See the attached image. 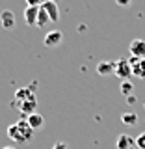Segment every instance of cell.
Returning <instances> with one entry per match:
<instances>
[{"label": "cell", "mask_w": 145, "mask_h": 149, "mask_svg": "<svg viewBox=\"0 0 145 149\" xmlns=\"http://www.w3.org/2000/svg\"><path fill=\"white\" fill-rule=\"evenodd\" d=\"M37 15H39V6H26L24 9V22L28 26L37 24Z\"/></svg>", "instance_id": "8"}, {"label": "cell", "mask_w": 145, "mask_h": 149, "mask_svg": "<svg viewBox=\"0 0 145 149\" xmlns=\"http://www.w3.org/2000/svg\"><path fill=\"white\" fill-rule=\"evenodd\" d=\"M0 22H2L4 30H11V28L15 26V15H13V11H9V9L2 11L0 13Z\"/></svg>", "instance_id": "9"}, {"label": "cell", "mask_w": 145, "mask_h": 149, "mask_svg": "<svg viewBox=\"0 0 145 149\" xmlns=\"http://www.w3.org/2000/svg\"><path fill=\"white\" fill-rule=\"evenodd\" d=\"M26 121H28V125H30V127L34 129V130L41 129V127L45 125V118H43L41 114H37V112H35V114H32V116H28Z\"/></svg>", "instance_id": "13"}, {"label": "cell", "mask_w": 145, "mask_h": 149, "mask_svg": "<svg viewBox=\"0 0 145 149\" xmlns=\"http://www.w3.org/2000/svg\"><path fill=\"white\" fill-rule=\"evenodd\" d=\"M52 149H69V146H67L65 142H56Z\"/></svg>", "instance_id": "18"}, {"label": "cell", "mask_w": 145, "mask_h": 149, "mask_svg": "<svg viewBox=\"0 0 145 149\" xmlns=\"http://www.w3.org/2000/svg\"><path fill=\"white\" fill-rule=\"evenodd\" d=\"M130 74H132V65H130L128 60H117L115 62V77L123 78V80H128Z\"/></svg>", "instance_id": "2"}, {"label": "cell", "mask_w": 145, "mask_h": 149, "mask_svg": "<svg viewBox=\"0 0 145 149\" xmlns=\"http://www.w3.org/2000/svg\"><path fill=\"white\" fill-rule=\"evenodd\" d=\"M50 2H54V4H58V0H50Z\"/></svg>", "instance_id": "24"}, {"label": "cell", "mask_w": 145, "mask_h": 149, "mask_svg": "<svg viewBox=\"0 0 145 149\" xmlns=\"http://www.w3.org/2000/svg\"><path fill=\"white\" fill-rule=\"evenodd\" d=\"M115 149H138L136 138L130 134H119V138L115 140Z\"/></svg>", "instance_id": "4"}, {"label": "cell", "mask_w": 145, "mask_h": 149, "mask_svg": "<svg viewBox=\"0 0 145 149\" xmlns=\"http://www.w3.org/2000/svg\"><path fill=\"white\" fill-rule=\"evenodd\" d=\"M8 136L17 143H26L34 138V129L28 125L26 119H19L17 123L8 127Z\"/></svg>", "instance_id": "1"}, {"label": "cell", "mask_w": 145, "mask_h": 149, "mask_svg": "<svg viewBox=\"0 0 145 149\" xmlns=\"http://www.w3.org/2000/svg\"><path fill=\"white\" fill-rule=\"evenodd\" d=\"M132 90H134V86H132L130 80H123V82H121V93H123L125 97L132 95Z\"/></svg>", "instance_id": "16"}, {"label": "cell", "mask_w": 145, "mask_h": 149, "mask_svg": "<svg viewBox=\"0 0 145 149\" xmlns=\"http://www.w3.org/2000/svg\"><path fill=\"white\" fill-rule=\"evenodd\" d=\"M26 4H28V6H39L37 0H26Z\"/></svg>", "instance_id": "21"}, {"label": "cell", "mask_w": 145, "mask_h": 149, "mask_svg": "<svg viewBox=\"0 0 145 149\" xmlns=\"http://www.w3.org/2000/svg\"><path fill=\"white\" fill-rule=\"evenodd\" d=\"M46 22H50V17H49V13H46L45 9L39 6V15H37V24H35V26L41 28V26H45Z\"/></svg>", "instance_id": "15"}, {"label": "cell", "mask_w": 145, "mask_h": 149, "mask_svg": "<svg viewBox=\"0 0 145 149\" xmlns=\"http://www.w3.org/2000/svg\"><path fill=\"white\" fill-rule=\"evenodd\" d=\"M127 102H128V104H134V102H136V95H128L127 97Z\"/></svg>", "instance_id": "20"}, {"label": "cell", "mask_w": 145, "mask_h": 149, "mask_svg": "<svg viewBox=\"0 0 145 149\" xmlns=\"http://www.w3.org/2000/svg\"><path fill=\"white\" fill-rule=\"evenodd\" d=\"M136 143H138V149H145V132H142L136 138Z\"/></svg>", "instance_id": "17"}, {"label": "cell", "mask_w": 145, "mask_h": 149, "mask_svg": "<svg viewBox=\"0 0 145 149\" xmlns=\"http://www.w3.org/2000/svg\"><path fill=\"white\" fill-rule=\"evenodd\" d=\"M19 110L22 112V114L26 116H32V114H35V106H37V99L35 97H32V99H28V101H22V102H19V104H15Z\"/></svg>", "instance_id": "7"}, {"label": "cell", "mask_w": 145, "mask_h": 149, "mask_svg": "<svg viewBox=\"0 0 145 149\" xmlns=\"http://www.w3.org/2000/svg\"><path fill=\"white\" fill-rule=\"evenodd\" d=\"M62 41H63L62 30H52V32H49V34L45 36L43 43H45V47H49V49H54V47L62 45Z\"/></svg>", "instance_id": "3"}, {"label": "cell", "mask_w": 145, "mask_h": 149, "mask_svg": "<svg viewBox=\"0 0 145 149\" xmlns=\"http://www.w3.org/2000/svg\"><path fill=\"white\" fill-rule=\"evenodd\" d=\"M41 8H43L45 11L49 13V17H50V21H52V22H56V21L60 19V9H58V4H54V2H50V0H49V2H45Z\"/></svg>", "instance_id": "12"}, {"label": "cell", "mask_w": 145, "mask_h": 149, "mask_svg": "<svg viewBox=\"0 0 145 149\" xmlns=\"http://www.w3.org/2000/svg\"><path fill=\"white\" fill-rule=\"evenodd\" d=\"M37 2H39V6H43L45 2H49V0H37Z\"/></svg>", "instance_id": "22"}, {"label": "cell", "mask_w": 145, "mask_h": 149, "mask_svg": "<svg viewBox=\"0 0 145 149\" xmlns=\"http://www.w3.org/2000/svg\"><path fill=\"white\" fill-rule=\"evenodd\" d=\"M128 50L136 58H145V39H132L128 45Z\"/></svg>", "instance_id": "6"}, {"label": "cell", "mask_w": 145, "mask_h": 149, "mask_svg": "<svg viewBox=\"0 0 145 149\" xmlns=\"http://www.w3.org/2000/svg\"><path fill=\"white\" fill-rule=\"evenodd\" d=\"M97 73L101 77H110V74H115V62H101L97 65Z\"/></svg>", "instance_id": "10"}, {"label": "cell", "mask_w": 145, "mask_h": 149, "mask_svg": "<svg viewBox=\"0 0 145 149\" xmlns=\"http://www.w3.org/2000/svg\"><path fill=\"white\" fill-rule=\"evenodd\" d=\"M121 121H123V125H130V127H134V125L138 123V116L134 114V112H125V114L121 116Z\"/></svg>", "instance_id": "14"}, {"label": "cell", "mask_w": 145, "mask_h": 149, "mask_svg": "<svg viewBox=\"0 0 145 149\" xmlns=\"http://www.w3.org/2000/svg\"><path fill=\"white\" fill-rule=\"evenodd\" d=\"M4 149H17V147H13V146H6Z\"/></svg>", "instance_id": "23"}, {"label": "cell", "mask_w": 145, "mask_h": 149, "mask_svg": "<svg viewBox=\"0 0 145 149\" xmlns=\"http://www.w3.org/2000/svg\"><path fill=\"white\" fill-rule=\"evenodd\" d=\"M115 2H117L119 6H130V4H132V0H115Z\"/></svg>", "instance_id": "19"}, {"label": "cell", "mask_w": 145, "mask_h": 149, "mask_svg": "<svg viewBox=\"0 0 145 149\" xmlns=\"http://www.w3.org/2000/svg\"><path fill=\"white\" fill-rule=\"evenodd\" d=\"M143 106H145V104H143Z\"/></svg>", "instance_id": "25"}, {"label": "cell", "mask_w": 145, "mask_h": 149, "mask_svg": "<svg viewBox=\"0 0 145 149\" xmlns=\"http://www.w3.org/2000/svg\"><path fill=\"white\" fill-rule=\"evenodd\" d=\"M32 97H35L32 88H21V90L15 91V101H13V104H19V102H22V101H28V99H32Z\"/></svg>", "instance_id": "11"}, {"label": "cell", "mask_w": 145, "mask_h": 149, "mask_svg": "<svg viewBox=\"0 0 145 149\" xmlns=\"http://www.w3.org/2000/svg\"><path fill=\"white\" fill-rule=\"evenodd\" d=\"M128 62L132 65V74L134 77L145 78V58H136V56H132Z\"/></svg>", "instance_id": "5"}]
</instances>
